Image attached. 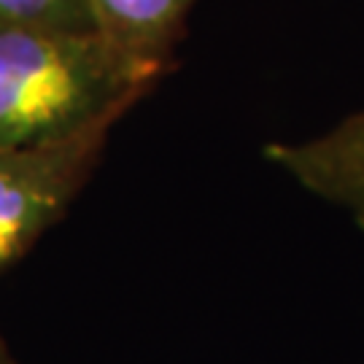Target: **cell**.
Masks as SVG:
<instances>
[{
	"label": "cell",
	"instance_id": "obj_4",
	"mask_svg": "<svg viewBox=\"0 0 364 364\" xmlns=\"http://www.w3.org/2000/svg\"><path fill=\"white\" fill-rule=\"evenodd\" d=\"M197 0H90L97 33L127 54L173 68V54Z\"/></svg>",
	"mask_w": 364,
	"mask_h": 364
},
{
	"label": "cell",
	"instance_id": "obj_1",
	"mask_svg": "<svg viewBox=\"0 0 364 364\" xmlns=\"http://www.w3.org/2000/svg\"><path fill=\"white\" fill-rule=\"evenodd\" d=\"M170 73L100 33L0 25V149L49 144L119 117Z\"/></svg>",
	"mask_w": 364,
	"mask_h": 364
},
{
	"label": "cell",
	"instance_id": "obj_2",
	"mask_svg": "<svg viewBox=\"0 0 364 364\" xmlns=\"http://www.w3.org/2000/svg\"><path fill=\"white\" fill-rule=\"evenodd\" d=\"M122 119H100L49 144L0 149V275L68 213Z\"/></svg>",
	"mask_w": 364,
	"mask_h": 364
},
{
	"label": "cell",
	"instance_id": "obj_3",
	"mask_svg": "<svg viewBox=\"0 0 364 364\" xmlns=\"http://www.w3.org/2000/svg\"><path fill=\"white\" fill-rule=\"evenodd\" d=\"M264 159L305 195L364 230V108L308 138L270 141Z\"/></svg>",
	"mask_w": 364,
	"mask_h": 364
},
{
	"label": "cell",
	"instance_id": "obj_5",
	"mask_svg": "<svg viewBox=\"0 0 364 364\" xmlns=\"http://www.w3.org/2000/svg\"><path fill=\"white\" fill-rule=\"evenodd\" d=\"M0 25L52 33H97L90 0H0Z\"/></svg>",
	"mask_w": 364,
	"mask_h": 364
},
{
	"label": "cell",
	"instance_id": "obj_6",
	"mask_svg": "<svg viewBox=\"0 0 364 364\" xmlns=\"http://www.w3.org/2000/svg\"><path fill=\"white\" fill-rule=\"evenodd\" d=\"M0 364H16L14 362L11 351H9V346H6V340L0 338Z\"/></svg>",
	"mask_w": 364,
	"mask_h": 364
}]
</instances>
